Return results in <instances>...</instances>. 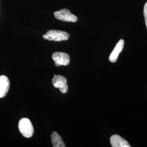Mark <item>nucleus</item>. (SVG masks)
<instances>
[{
    "mask_svg": "<svg viewBox=\"0 0 147 147\" xmlns=\"http://www.w3.org/2000/svg\"><path fill=\"white\" fill-rule=\"evenodd\" d=\"M69 34L66 32L59 30H49L43 35V38L50 41L61 42L67 40L69 38Z\"/></svg>",
    "mask_w": 147,
    "mask_h": 147,
    "instance_id": "1",
    "label": "nucleus"
},
{
    "mask_svg": "<svg viewBox=\"0 0 147 147\" xmlns=\"http://www.w3.org/2000/svg\"><path fill=\"white\" fill-rule=\"evenodd\" d=\"M110 143L112 147H130L129 143L118 135L111 137Z\"/></svg>",
    "mask_w": 147,
    "mask_h": 147,
    "instance_id": "8",
    "label": "nucleus"
},
{
    "mask_svg": "<svg viewBox=\"0 0 147 147\" xmlns=\"http://www.w3.org/2000/svg\"><path fill=\"white\" fill-rule=\"evenodd\" d=\"M55 17L61 21L75 22L78 21L76 16L72 14L68 9H63L54 13Z\"/></svg>",
    "mask_w": 147,
    "mask_h": 147,
    "instance_id": "3",
    "label": "nucleus"
},
{
    "mask_svg": "<svg viewBox=\"0 0 147 147\" xmlns=\"http://www.w3.org/2000/svg\"><path fill=\"white\" fill-rule=\"evenodd\" d=\"M51 142L53 147H65L62 138L56 132H53L51 134Z\"/></svg>",
    "mask_w": 147,
    "mask_h": 147,
    "instance_id": "9",
    "label": "nucleus"
},
{
    "mask_svg": "<svg viewBox=\"0 0 147 147\" xmlns=\"http://www.w3.org/2000/svg\"><path fill=\"white\" fill-rule=\"evenodd\" d=\"M124 40L123 39H121L116 44V47L109 57V61L110 62L112 63H115L117 62L119 55L122 51L124 48Z\"/></svg>",
    "mask_w": 147,
    "mask_h": 147,
    "instance_id": "7",
    "label": "nucleus"
},
{
    "mask_svg": "<svg viewBox=\"0 0 147 147\" xmlns=\"http://www.w3.org/2000/svg\"><path fill=\"white\" fill-rule=\"evenodd\" d=\"M53 84L55 88H59L61 93L65 94L68 91L67 80L61 75H54L53 79Z\"/></svg>",
    "mask_w": 147,
    "mask_h": 147,
    "instance_id": "4",
    "label": "nucleus"
},
{
    "mask_svg": "<svg viewBox=\"0 0 147 147\" xmlns=\"http://www.w3.org/2000/svg\"><path fill=\"white\" fill-rule=\"evenodd\" d=\"M143 14L145 20V24L146 25V27L147 29V2L145 3L144 5V9H143Z\"/></svg>",
    "mask_w": 147,
    "mask_h": 147,
    "instance_id": "10",
    "label": "nucleus"
},
{
    "mask_svg": "<svg viewBox=\"0 0 147 147\" xmlns=\"http://www.w3.org/2000/svg\"><path fill=\"white\" fill-rule=\"evenodd\" d=\"M52 58L54 61L55 65L59 67L61 65H68L70 63V56L68 53L61 52H56L53 53Z\"/></svg>",
    "mask_w": 147,
    "mask_h": 147,
    "instance_id": "5",
    "label": "nucleus"
},
{
    "mask_svg": "<svg viewBox=\"0 0 147 147\" xmlns=\"http://www.w3.org/2000/svg\"><path fill=\"white\" fill-rule=\"evenodd\" d=\"M10 87V82L5 75L0 76V98H3L7 94Z\"/></svg>",
    "mask_w": 147,
    "mask_h": 147,
    "instance_id": "6",
    "label": "nucleus"
},
{
    "mask_svg": "<svg viewBox=\"0 0 147 147\" xmlns=\"http://www.w3.org/2000/svg\"><path fill=\"white\" fill-rule=\"evenodd\" d=\"M19 130L23 136L31 137L34 133V129L31 121L28 118H22L19 122Z\"/></svg>",
    "mask_w": 147,
    "mask_h": 147,
    "instance_id": "2",
    "label": "nucleus"
}]
</instances>
